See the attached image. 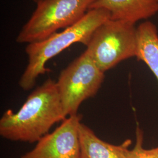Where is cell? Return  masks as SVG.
<instances>
[{
	"label": "cell",
	"mask_w": 158,
	"mask_h": 158,
	"mask_svg": "<svg viewBox=\"0 0 158 158\" xmlns=\"http://www.w3.org/2000/svg\"><path fill=\"white\" fill-rule=\"evenodd\" d=\"M66 118L56 81L49 78L28 97L20 109L0 119V135L12 141L37 142L51 127Z\"/></svg>",
	"instance_id": "1"
},
{
	"label": "cell",
	"mask_w": 158,
	"mask_h": 158,
	"mask_svg": "<svg viewBox=\"0 0 158 158\" xmlns=\"http://www.w3.org/2000/svg\"><path fill=\"white\" fill-rule=\"evenodd\" d=\"M110 14L102 8L89 10L79 22L56 32L45 40L29 44L25 48L28 63L19 81L23 90L33 89L40 75L50 70L46 68L48 60L75 43L86 46L96 29L110 19Z\"/></svg>",
	"instance_id": "2"
},
{
	"label": "cell",
	"mask_w": 158,
	"mask_h": 158,
	"mask_svg": "<svg viewBox=\"0 0 158 158\" xmlns=\"http://www.w3.org/2000/svg\"><path fill=\"white\" fill-rule=\"evenodd\" d=\"M96 0H42L19 32L16 41L31 44L45 40L85 16Z\"/></svg>",
	"instance_id": "3"
},
{
	"label": "cell",
	"mask_w": 158,
	"mask_h": 158,
	"mask_svg": "<svg viewBox=\"0 0 158 158\" xmlns=\"http://www.w3.org/2000/svg\"><path fill=\"white\" fill-rule=\"evenodd\" d=\"M85 52L102 72L138 53L135 24L109 19L92 35Z\"/></svg>",
	"instance_id": "4"
},
{
	"label": "cell",
	"mask_w": 158,
	"mask_h": 158,
	"mask_svg": "<svg viewBox=\"0 0 158 158\" xmlns=\"http://www.w3.org/2000/svg\"><path fill=\"white\" fill-rule=\"evenodd\" d=\"M104 79V73L85 52L64 69L56 84L65 116L78 114L81 104L96 95Z\"/></svg>",
	"instance_id": "5"
},
{
	"label": "cell",
	"mask_w": 158,
	"mask_h": 158,
	"mask_svg": "<svg viewBox=\"0 0 158 158\" xmlns=\"http://www.w3.org/2000/svg\"><path fill=\"white\" fill-rule=\"evenodd\" d=\"M81 116L68 117L53 132L42 137L21 158H80L79 126Z\"/></svg>",
	"instance_id": "6"
},
{
	"label": "cell",
	"mask_w": 158,
	"mask_h": 158,
	"mask_svg": "<svg viewBox=\"0 0 158 158\" xmlns=\"http://www.w3.org/2000/svg\"><path fill=\"white\" fill-rule=\"evenodd\" d=\"M95 8L107 10L111 19L135 24L158 12V0H96L89 10Z\"/></svg>",
	"instance_id": "7"
},
{
	"label": "cell",
	"mask_w": 158,
	"mask_h": 158,
	"mask_svg": "<svg viewBox=\"0 0 158 158\" xmlns=\"http://www.w3.org/2000/svg\"><path fill=\"white\" fill-rule=\"evenodd\" d=\"M80 158H128L132 143L127 139L118 145L100 139L88 126L80 123L79 126Z\"/></svg>",
	"instance_id": "8"
},
{
	"label": "cell",
	"mask_w": 158,
	"mask_h": 158,
	"mask_svg": "<svg viewBox=\"0 0 158 158\" xmlns=\"http://www.w3.org/2000/svg\"><path fill=\"white\" fill-rule=\"evenodd\" d=\"M138 53L136 58L147 64L158 81V32L151 21H145L137 27Z\"/></svg>",
	"instance_id": "9"
},
{
	"label": "cell",
	"mask_w": 158,
	"mask_h": 158,
	"mask_svg": "<svg viewBox=\"0 0 158 158\" xmlns=\"http://www.w3.org/2000/svg\"><path fill=\"white\" fill-rule=\"evenodd\" d=\"M143 133L139 127L136 131V143L134 148L130 150L128 158H158V147L151 149L143 148Z\"/></svg>",
	"instance_id": "10"
},
{
	"label": "cell",
	"mask_w": 158,
	"mask_h": 158,
	"mask_svg": "<svg viewBox=\"0 0 158 158\" xmlns=\"http://www.w3.org/2000/svg\"><path fill=\"white\" fill-rule=\"evenodd\" d=\"M35 2H36V3H38V2H39L40 1H42V0H33Z\"/></svg>",
	"instance_id": "11"
}]
</instances>
